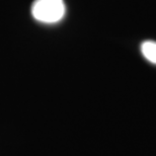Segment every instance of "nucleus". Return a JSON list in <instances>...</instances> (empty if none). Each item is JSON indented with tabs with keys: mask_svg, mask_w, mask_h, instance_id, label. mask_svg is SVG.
I'll list each match as a JSON object with an SVG mask.
<instances>
[{
	"mask_svg": "<svg viewBox=\"0 0 156 156\" xmlns=\"http://www.w3.org/2000/svg\"><path fill=\"white\" fill-rule=\"evenodd\" d=\"M66 7L63 0H35L32 14L36 20L44 23H56L63 20Z\"/></svg>",
	"mask_w": 156,
	"mask_h": 156,
	"instance_id": "f257e3e1",
	"label": "nucleus"
},
{
	"mask_svg": "<svg viewBox=\"0 0 156 156\" xmlns=\"http://www.w3.org/2000/svg\"><path fill=\"white\" fill-rule=\"evenodd\" d=\"M141 52L146 60L156 65V42L145 41L141 45Z\"/></svg>",
	"mask_w": 156,
	"mask_h": 156,
	"instance_id": "f03ea898",
	"label": "nucleus"
}]
</instances>
